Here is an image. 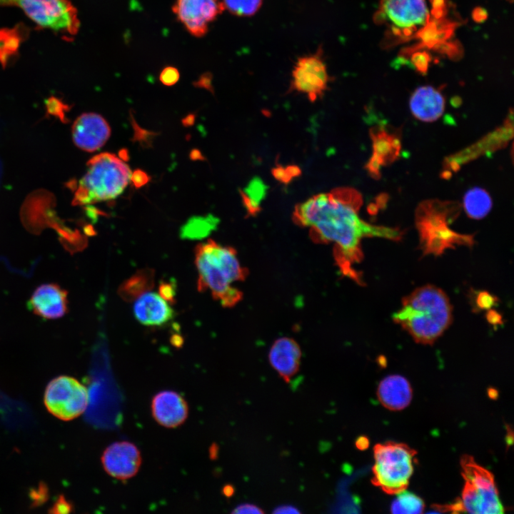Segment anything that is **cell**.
I'll return each instance as SVG.
<instances>
[{"instance_id": "obj_1", "label": "cell", "mask_w": 514, "mask_h": 514, "mask_svg": "<svg viewBox=\"0 0 514 514\" xmlns=\"http://www.w3.org/2000/svg\"><path fill=\"white\" fill-rule=\"evenodd\" d=\"M361 201L354 190L337 188L312 196L297 205L293 213L294 222L308 228L314 241L333 243L334 258L340 271L358 284L363 281L355 266L363 258V238L379 237L398 241L403 236L398 228L376 226L362 220L358 213Z\"/></svg>"}, {"instance_id": "obj_2", "label": "cell", "mask_w": 514, "mask_h": 514, "mask_svg": "<svg viewBox=\"0 0 514 514\" xmlns=\"http://www.w3.org/2000/svg\"><path fill=\"white\" fill-rule=\"evenodd\" d=\"M393 321L416 343L432 344L452 322V306L440 288L426 285L416 288L402 301L393 315Z\"/></svg>"}, {"instance_id": "obj_3", "label": "cell", "mask_w": 514, "mask_h": 514, "mask_svg": "<svg viewBox=\"0 0 514 514\" xmlns=\"http://www.w3.org/2000/svg\"><path fill=\"white\" fill-rule=\"evenodd\" d=\"M195 264L198 291H211L223 307H233L241 300L242 292L234 284L245 280L247 271L234 248L208 240L196 247Z\"/></svg>"}, {"instance_id": "obj_4", "label": "cell", "mask_w": 514, "mask_h": 514, "mask_svg": "<svg viewBox=\"0 0 514 514\" xmlns=\"http://www.w3.org/2000/svg\"><path fill=\"white\" fill-rule=\"evenodd\" d=\"M86 166V173L79 181L70 183L75 205L114 199L123 192L131 178L128 166L109 153L94 156Z\"/></svg>"}, {"instance_id": "obj_5", "label": "cell", "mask_w": 514, "mask_h": 514, "mask_svg": "<svg viewBox=\"0 0 514 514\" xmlns=\"http://www.w3.org/2000/svg\"><path fill=\"white\" fill-rule=\"evenodd\" d=\"M417 451L405 443L387 441L373 448L371 483L389 495L405 490L413 473Z\"/></svg>"}, {"instance_id": "obj_6", "label": "cell", "mask_w": 514, "mask_h": 514, "mask_svg": "<svg viewBox=\"0 0 514 514\" xmlns=\"http://www.w3.org/2000/svg\"><path fill=\"white\" fill-rule=\"evenodd\" d=\"M465 483L460 498L464 513L497 514L504 513L493 474L474 458L463 455L460 461Z\"/></svg>"}, {"instance_id": "obj_7", "label": "cell", "mask_w": 514, "mask_h": 514, "mask_svg": "<svg viewBox=\"0 0 514 514\" xmlns=\"http://www.w3.org/2000/svg\"><path fill=\"white\" fill-rule=\"evenodd\" d=\"M0 6H19L39 26L68 38L79 29L77 11L68 0H0Z\"/></svg>"}, {"instance_id": "obj_8", "label": "cell", "mask_w": 514, "mask_h": 514, "mask_svg": "<svg viewBox=\"0 0 514 514\" xmlns=\"http://www.w3.org/2000/svg\"><path fill=\"white\" fill-rule=\"evenodd\" d=\"M44 403L56 418L69 421L82 415L89 403L88 388L75 378L60 376L47 385Z\"/></svg>"}, {"instance_id": "obj_9", "label": "cell", "mask_w": 514, "mask_h": 514, "mask_svg": "<svg viewBox=\"0 0 514 514\" xmlns=\"http://www.w3.org/2000/svg\"><path fill=\"white\" fill-rule=\"evenodd\" d=\"M448 216L445 212L418 211L416 225L420 236V248L424 255H440L446 249L455 246L473 245V236L460 234L449 226Z\"/></svg>"}, {"instance_id": "obj_10", "label": "cell", "mask_w": 514, "mask_h": 514, "mask_svg": "<svg viewBox=\"0 0 514 514\" xmlns=\"http://www.w3.org/2000/svg\"><path fill=\"white\" fill-rule=\"evenodd\" d=\"M374 19L393 34L408 37L428 22L429 11L425 0H381Z\"/></svg>"}, {"instance_id": "obj_11", "label": "cell", "mask_w": 514, "mask_h": 514, "mask_svg": "<svg viewBox=\"0 0 514 514\" xmlns=\"http://www.w3.org/2000/svg\"><path fill=\"white\" fill-rule=\"evenodd\" d=\"M329 76L321 51L299 58L292 71L291 88L314 101L327 89Z\"/></svg>"}, {"instance_id": "obj_12", "label": "cell", "mask_w": 514, "mask_h": 514, "mask_svg": "<svg viewBox=\"0 0 514 514\" xmlns=\"http://www.w3.org/2000/svg\"><path fill=\"white\" fill-rule=\"evenodd\" d=\"M225 10L223 0H176L173 11L194 36L205 35L209 24Z\"/></svg>"}, {"instance_id": "obj_13", "label": "cell", "mask_w": 514, "mask_h": 514, "mask_svg": "<svg viewBox=\"0 0 514 514\" xmlns=\"http://www.w3.org/2000/svg\"><path fill=\"white\" fill-rule=\"evenodd\" d=\"M101 461L109 475L125 480L137 474L142 458L139 449L134 443L122 440L107 446L102 453Z\"/></svg>"}, {"instance_id": "obj_14", "label": "cell", "mask_w": 514, "mask_h": 514, "mask_svg": "<svg viewBox=\"0 0 514 514\" xmlns=\"http://www.w3.org/2000/svg\"><path fill=\"white\" fill-rule=\"evenodd\" d=\"M110 133L111 128L106 121L94 113L83 114L72 126V138L75 145L89 152L103 146Z\"/></svg>"}, {"instance_id": "obj_15", "label": "cell", "mask_w": 514, "mask_h": 514, "mask_svg": "<svg viewBox=\"0 0 514 514\" xmlns=\"http://www.w3.org/2000/svg\"><path fill=\"white\" fill-rule=\"evenodd\" d=\"M151 410L155 421L167 428L180 426L188 415V405L185 398L170 390L160 391L153 397Z\"/></svg>"}, {"instance_id": "obj_16", "label": "cell", "mask_w": 514, "mask_h": 514, "mask_svg": "<svg viewBox=\"0 0 514 514\" xmlns=\"http://www.w3.org/2000/svg\"><path fill=\"white\" fill-rule=\"evenodd\" d=\"M67 291L54 283L42 284L32 293L29 307L34 314L45 319H57L68 308Z\"/></svg>"}, {"instance_id": "obj_17", "label": "cell", "mask_w": 514, "mask_h": 514, "mask_svg": "<svg viewBox=\"0 0 514 514\" xmlns=\"http://www.w3.org/2000/svg\"><path fill=\"white\" fill-rule=\"evenodd\" d=\"M302 352L298 343L291 338L281 337L272 344L268 361L272 368L286 383L300 369Z\"/></svg>"}, {"instance_id": "obj_18", "label": "cell", "mask_w": 514, "mask_h": 514, "mask_svg": "<svg viewBox=\"0 0 514 514\" xmlns=\"http://www.w3.org/2000/svg\"><path fill=\"white\" fill-rule=\"evenodd\" d=\"M136 318L145 326H161L171 320L174 311L160 295L147 292L141 295L133 305Z\"/></svg>"}, {"instance_id": "obj_19", "label": "cell", "mask_w": 514, "mask_h": 514, "mask_svg": "<svg viewBox=\"0 0 514 514\" xmlns=\"http://www.w3.org/2000/svg\"><path fill=\"white\" fill-rule=\"evenodd\" d=\"M445 104V99L438 90L431 86H423L412 94L410 109L418 120L431 122L442 116Z\"/></svg>"}, {"instance_id": "obj_20", "label": "cell", "mask_w": 514, "mask_h": 514, "mask_svg": "<svg viewBox=\"0 0 514 514\" xmlns=\"http://www.w3.org/2000/svg\"><path fill=\"white\" fill-rule=\"evenodd\" d=\"M413 390L409 381L402 376L390 375L378 384L377 397L380 403L390 410H400L410 403Z\"/></svg>"}, {"instance_id": "obj_21", "label": "cell", "mask_w": 514, "mask_h": 514, "mask_svg": "<svg viewBox=\"0 0 514 514\" xmlns=\"http://www.w3.org/2000/svg\"><path fill=\"white\" fill-rule=\"evenodd\" d=\"M154 273L151 269H141L126 280L119 287L120 296L127 301L139 297L153 286Z\"/></svg>"}, {"instance_id": "obj_22", "label": "cell", "mask_w": 514, "mask_h": 514, "mask_svg": "<svg viewBox=\"0 0 514 514\" xmlns=\"http://www.w3.org/2000/svg\"><path fill=\"white\" fill-rule=\"evenodd\" d=\"M463 207L469 217L480 219L485 217L490 211L492 201L484 189L473 188L465 193L463 198Z\"/></svg>"}, {"instance_id": "obj_23", "label": "cell", "mask_w": 514, "mask_h": 514, "mask_svg": "<svg viewBox=\"0 0 514 514\" xmlns=\"http://www.w3.org/2000/svg\"><path fill=\"white\" fill-rule=\"evenodd\" d=\"M218 220L211 214L194 216L182 226L180 236L184 239H201L210 234L217 226Z\"/></svg>"}, {"instance_id": "obj_24", "label": "cell", "mask_w": 514, "mask_h": 514, "mask_svg": "<svg viewBox=\"0 0 514 514\" xmlns=\"http://www.w3.org/2000/svg\"><path fill=\"white\" fill-rule=\"evenodd\" d=\"M22 39L19 28L0 29V63L4 66L16 53Z\"/></svg>"}, {"instance_id": "obj_25", "label": "cell", "mask_w": 514, "mask_h": 514, "mask_svg": "<svg viewBox=\"0 0 514 514\" xmlns=\"http://www.w3.org/2000/svg\"><path fill=\"white\" fill-rule=\"evenodd\" d=\"M393 501L390 511L393 513H422L425 509V503L422 498L407 490L398 494Z\"/></svg>"}, {"instance_id": "obj_26", "label": "cell", "mask_w": 514, "mask_h": 514, "mask_svg": "<svg viewBox=\"0 0 514 514\" xmlns=\"http://www.w3.org/2000/svg\"><path fill=\"white\" fill-rule=\"evenodd\" d=\"M266 189L263 182L255 178L241 193L244 206L249 214L255 215L259 211V203L266 193Z\"/></svg>"}, {"instance_id": "obj_27", "label": "cell", "mask_w": 514, "mask_h": 514, "mask_svg": "<svg viewBox=\"0 0 514 514\" xmlns=\"http://www.w3.org/2000/svg\"><path fill=\"white\" fill-rule=\"evenodd\" d=\"M225 9L232 14L247 17L254 15L261 8L263 0H223Z\"/></svg>"}, {"instance_id": "obj_28", "label": "cell", "mask_w": 514, "mask_h": 514, "mask_svg": "<svg viewBox=\"0 0 514 514\" xmlns=\"http://www.w3.org/2000/svg\"><path fill=\"white\" fill-rule=\"evenodd\" d=\"M179 72L178 69L173 66H167L164 68L160 74V81L165 86H173L179 79Z\"/></svg>"}, {"instance_id": "obj_29", "label": "cell", "mask_w": 514, "mask_h": 514, "mask_svg": "<svg viewBox=\"0 0 514 514\" xmlns=\"http://www.w3.org/2000/svg\"><path fill=\"white\" fill-rule=\"evenodd\" d=\"M132 124L134 129L133 140L139 141L141 143H145L147 146L151 143L155 133L146 131L136 124L135 119L132 117Z\"/></svg>"}, {"instance_id": "obj_30", "label": "cell", "mask_w": 514, "mask_h": 514, "mask_svg": "<svg viewBox=\"0 0 514 514\" xmlns=\"http://www.w3.org/2000/svg\"><path fill=\"white\" fill-rule=\"evenodd\" d=\"M300 171L297 167L292 166L287 168H278L274 170V176L280 181H286L292 176H296Z\"/></svg>"}, {"instance_id": "obj_31", "label": "cell", "mask_w": 514, "mask_h": 514, "mask_svg": "<svg viewBox=\"0 0 514 514\" xmlns=\"http://www.w3.org/2000/svg\"><path fill=\"white\" fill-rule=\"evenodd\" d=\"M131 180L135 187L140 188L149 181L150 177L146 172L137 169L131 173Z\"/></svg>"}, {"instance_id": "obj_32", "label": "cell", "mask_w": 514, "mask_h": 514, "mask_svg": "<svg viewBox=\"0 0 514 514\" xmlns=\"http://www.w3.org/2000/svg\"><path fill=\"white\" fill-rule=\"evenodd\" d=\"M175 293V288L171 283H163L159 286V295L166 301H173Z\"/></svg>"}, {"instance_id": "obj_33", "label": "cell", "mask_w": 514, "mask_h": 514, "mask_svg": "<svg viewBox=\"0 0 514 514\" xmlns=\"http://www.w3.org/2000/svg\"><path fill=\"white\" fill-rule=\"evenodd\" d=\"M233 513H264V511L258 506L251 503H243L237 506Z\"/></svg>"}, {"instance_id": "obj_34", "label": "cell", "mask_w": 514, "mask_h": 514, "mask_svg": "<svg viewBox=\"0 0 514 514\" xmlns=\"http://www.w3.org/2000/svg\"><path fill=\"white\" fill-rule=\"evenodd\" d=\"M196 86L205 88L211 91V77L208 75L202 76L200 79L194 84Z\"/></svg>"}, {"instance_id": "obj_35", "label": "cell", "mask_w": 514, "mask_h": 514, "mask_svg": "<svg viewBox=\"0 0 514 514\" xmlns=\"http://www.w3.org/2000/svg\"><path fill=\"white\" fill-rule=\"evenodd\" d=\"M355 445L358 450H364L369 446V440L366 436L361 435L356 440Z\"/></svg>"}, {"instance_id": "obj_36", "label": "cell", "mask_w": 514, "mask_h": 514, "mask_svg": "<svg viewBox=\"0 0 514 514\" xmlns=\"http://www.w3.org/2000/svg\"><path fill=\"white\" fill-rule=\"evenodd\" d=\"M274 513H299L298 510L292 505H282L273 510Z\"/></svg>"}, {"instance_id": "obj_37", "label": "cell", "mask_w": 514, "mask_h": 514, "mask_svg": "<svg viewBox=\"0 0 514 514\" xmlns=\"http://www.w3.org/2000/svg\"><path fill=\"white\" fill-rule=\"evenodd\" d=\"M223 493L226 497H231L234 493V488L231 485H226L223 488Z\"/></svg>"}, {"instance_id": "obj_38", "label": "cell", "mask_w": 514, "mask_h": 514, "mask_svg": "<svg viewBox=\"0 0 514 514\" xmlns=\"http://www.w3.org/2000/svg\"><path fill=\"white\" fill-rule=\"evenodd\" d=\"M195 117L193 114L188 115L185 119H183V124L185 126H191L194 123Z\"/></svg>"}, {"instance_id": "obj_39", "label": "cell", "mask_w": 514, "mask_h": 514, "mask_svg": "<svg viewBox=\"0 0 514 514\" xmlns=\"http://www.w3.org/2000/svg\"><path fill=\"white\" fill-rule=\"evenodd\" d=\"M190 157L193 160L203 159V157L201 154L200 151L196 149H194L191 152Z\"/></svg>"}, {"instance_id": "obj_40", "label": "cell", "mask_w": 514, "mask_h": 514, "mask_svg": "<svg viewBox=\"0 0 514 514\" xmlns=\"http://www.w3.org/2000/svg\"><path fill=\"white\" fill-rule=\"evenodd\" d=\"M119 156L123 160H128V154L127 153V151L126 149H122L121 151H119Z\"/></svg>"}]
</instances>
